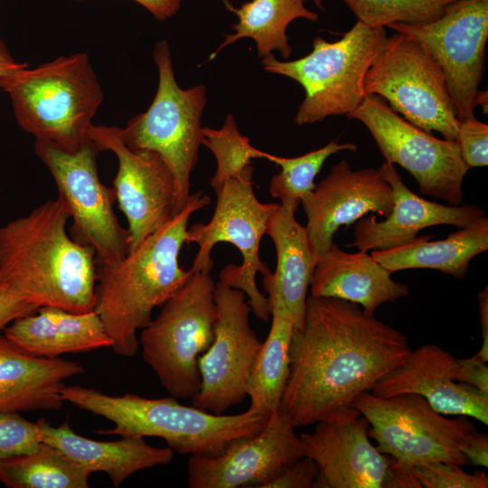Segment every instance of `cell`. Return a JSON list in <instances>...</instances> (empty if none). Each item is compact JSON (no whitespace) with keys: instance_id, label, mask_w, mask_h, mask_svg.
I'll use <instances>...</instances> for the list:
<instances>
[{"instance_id":"4dcf8cb0","label":"cell","mask_w":488,"mask_h":488,"mask_svg":"<svg viewBox=\"0 0 488 488\" xmlns=\"http://www.w3.org/2000/svg\"><path fill=\"white\" fill-rule=\"evenodd\" d=\"M356 150L357 145L353 143H339L333 139L324 146L296 157H280L266 153L265 158L280 167L279 173L270 180L269 194L296 212L301 199L314 189V179L325 161L340 151Z\"/></svg>"},{"instance_id":"f1b7e54d","label":"cell","mask_w":488,"mask_h":488,"mask_svg":"<svg viewBox=\"0 0 488 488\" xmlns=\"http://www.w3.org/2000/svg\"><path fill=\"white\" fill-rule=\"evenodd\" d=\"M272 323L255 358L246 393L248 409L270 415L280 408L290 371V345L294 333L291 319L277 308L270 309Z\"/></svg>"},{"instance_id":"d590c367","label":"cell","mask_w":488,"mask_h":488,"mask_svg":"<svg viewBox=\"0 0 488 488\" xmlns=\"http://www.w3.org/2000/svg\"><path fill=\"white\" fill-rule=\"evenodd\" d=\"M456 141L461 157L470 169L488 164L487 124L474 116L460 121Z\"/></svg>"},{"instance_id":"7a4b0ae2","label":"cell","mask_w":488,"mask_h":488,"mask_svg":"<svg viewBox=\"0 0 488 488\" xmlns=\"http://www.w3.org/2000/svg\"><path fill=\"white\" fill-rule=\"evenodd\" d=\"M63 203L50 200L0 228V285L36 305L94 310L95 251L67 232Z\"/></svg>"},{"instance_id":"9a60e30c","label":"cell","mask_w":488,"mask_h":488,"mask_svg":"<svg viewBox=\"0 0 488 488\" xmlns=\"http://www.w3.org/2000/svg\"><path fill=\"white\" fill-rule=\"evenodd\" d=\"M214 301V337L198 359L201 385L192 403L222 415L247 398V383L261 342L249 324L252 311L244 292L219 281Z\"/></svg>"},{"instance_id":"7c38bea8","label":"cell","mask_w":488,"mask_h":488,"mask_svg":"<svg viewBox=\"0 0 488 488\" xmlns=\"http://www.w3.org/2000/svg\"><path fill=\"white\" fill-rule=\"evenodd\" d=\"M99 149L89 139L69 152L36 139L35 153L52 174L58 199L72 219L70 237L95 251L97 266L112 265L129 252V233L115 214L112 187L99 176Z\"/></svg>"},{"instance_id":"52a82bcc","label":"cell","mask_w":488,"mask_h":488,"mask_svg":"<svg viewBox=\"0 0 488 488\" xmlns=\"http://www.w3.org/2000/svg\"><path fill=\"white\" fill-rule=\"evenodd\" d=\"M215 284L210 273H192L138 335L144 361L175 399L200 389L198 359L214 337Z\"/></svg>"},{"instance_id":"277c9868","label":"cell","mask_w":488,"mask_h":488,"mask_svg":"<svg viewBox=\"0 0 488 488\" xmlns=\"http://www.w3.org/2000/svg\"><path fill=\"white\" fill-rule=\"evenodd\" d=\"M61 397L64 402L113 423V427L98 430V434L160 437L174 452L190 456L218 455L233 441L259 432L269 417L249 409L237 415H216L183 405L172 396H111L81 386L65 385Z\"/></svg>"},{"instance_id":"b9f144b4","label":"cell","mask_w":488,"mask_h":488,"mask_svg":"<svg viewBox=\"0 0 488 488\" xmlns=\"http://www.w3.org/2000/svg\"><path fill=\"white\" fill-rule=\"evenodd\" d=\"M156 19L166 20L173 17L181 8V0H134Z\"/></svg>"},{"instance_id":"4316f807","label":"cell","mask_w":488,"mask_h":488,"mask_svg":"<svg viewBox=\"0 0 488 488\" xmlns=\"http://www.w3.org/2000/svg\"><path fill=\"white\" fill-rule=\"evenodd\" d=\"M434 236H418L414 241L371 255L392 273L411 268H429L462 280L471 260L488 249V218L482 217L459 228L447 238L431 241Z\"/></svg>"},{"instance_id":"ba28073f","label":"cell","mask_w":488,"mask_h":488,"mask_svg":"<svg viewBox=\"0 0 488 488\" xmlns=\"http://www.w3.org/2000/svg\"><path fill=\"white\" fill-rule=\"evenodd\" d=\"M153 57L159 74L154 100L146 111L129 119L120 134L130 149L155 152L167 164L176 188L175 216L192 194L190 177L203 138L202 116L207 91L203 84L187 89L178 86L166 41L155 44Z\"/></svg>"},{"instance_id":"4fadbf2b","label":"cell","mask_w":488,"mask_h":488,"mask_svg":"<svg viewBox=\"0 0 488 488\" xmlns=\"http://www.w3.org/2000/svg\"><path fill=\"white\" fill-rule=\"evenodd\" d=\"M347 117L366 127L385 162L407 170L421 193L449 205L463 202V182L470 168L456 140L437 138L415 126L378 95H367Z\"/></svg>"},{"instance_id":"3957f363","label":"cell","mask_w":488,"mask_h":488,"mask_svg":"<svg viewBox=\"0 0 488 488\" xmlns=\"http://www.w3.org/2000/svg\"><path fill=\"white\" fill-rule=\"evenodd\" d=\"M211 202L196 192L186 206L165 225L148 236L121 260L97 266L96 305L117 355L133 357L139 351L138 332L191 277L179 257L186 239L190 217Z\"/></svg>"},{"instance_id":"d6986e66","label":"cell","mask_w":488,"mask_h":488,"mask_svg":"<svg viewBox=\"0 0 488 488\" xmlns=\"http://www.w3.org/2000/svg\"><path fill=\"white\" fill-rule=\"evenodd\" d=\"M300 435L305 455L318 466L314 487L389 488L391 458L369 438V423L355 408Z\"/></svg>"},{"instance_id":"1f68e13d","label":"cell","mask_w":488,"mask_h":488,"mask_svg":"<svg viewBox=\"0 0 488 488\" xmlns=\"http://www.w3.org/2000/svg\"><path fill=\"white\" fill-rule=\"evenodd\" d=\"M202 145L213 154L217 168L210 181L215 193L231 178H242L254 158H265L266 152L252 146L250 140L242 136L235 118L228 114L220 129L202 127Z\"/></svg>"},{"instance_id":"8992f818","label":"cell","mask_w":488,"mask_h":488,"mask_svg":"<svg viewBox=\"0 0 488 488\" xmlns=\"http://www.w3.org/2000/svg\"><path fill=\"white\" fill-rule=\"evenodd\" d=\"M388 34L385 27L371 28L357 21L333 42L317 36L305 57L283 61L272 53L262 59L263 69L290 78L305 89L294 123L310 125L329 117L348 116L367 96L365 75Z\"/></svg>"},{"instance_id":"d6a6232c","label":"cell","mask_w":488,"mask_h":488,"mask_svg":"<svg viewBox=\"0 0 488 488\" xmlns=\"http://www.w3.org/2000/svg\"><path fill=\"white\" fill-rule=\"evenodd\" d=\"M355 14L357 21L371 28L395 23L430 22L458 0H342Z\"/></svg>"},{"instance_id":"2e32d148","label":"cell","mask_w":488,"mask_h":488,"mask_svg":"<svg viewBox=\"0 0 488 488\" xmlns=\"http://www.w3.org/2000/svg\"><path fill=\"white\" fill-rule=\"evenodd\" d=\"M88 138L99 151L109 150L117 158L118 168L112 188L128 223L130 252L174 217L176 198L174 176L155 152L127 147L119 127L92 124Z\"/></svg>"},{"instance_id":"5b68a950","label":"cell","mask_w":488,"mask_h":488,"mask_svg":"<svg viewBox=\"0 0 488 488\" xmlns=\"http://www.w3.org/2000/svg\"><path fill=\"white\" fill-rule=\"evenodd\" d=\"M0 89L8 93L22 129L69 152L89 140L88 130L104 98L83 52L33 69L26 63L1 76Z\"/></svg>"},{"instance_id":"7bdbcfd3","label":"cell","mask_w":488,"mask_h":488,"mask_svg":"<svg viewBox=\"0 0 488 488\" xmlns=\"http://www.w3.org/2000/svg\"><path fill=\"white\" fill-rule=\"evenodd\" d=\"M25 64V62H17L13 58L7 45L0 36V77Z\"/></svg>"},{"instance_id":"5bb4252c","label":"cell","mask_w":488,"mask_h":488,"mask_svg":"<svg viewBox=\"0 0 488 488\" xmlns=\"http://www.w3.org/2000/svg\"><path fill=\"white\" fill-rule=\"evenodd\" d=\"M387 27L420 43L436 61L458 120L474 116L485 71L488 0H458L430 22Z\"/></svg>"},{"instance_id":"83f0119b","label":"cell","mask_w":488,"mask_h":488,"mask_svg":"<svg viewBox=\"0 0 488 488\" xmlns=\"http://www.w3.org/2000/svg\"><path fill=\"white\" fill-rule=\"evenodd\" d=\"M306 1L251 0L242 4L239 8L228 4L229 10L237 15L238 22L232 26L234 33L225 35L224 41L211 54L209 61L214 59L226 46L242 38L255 41L260 58L278 51L284 59H288L292 54L286 35L289 23L298 18L315 22L319 17L317 13L305 7Z\"/></svg>"},{"instance_id":"74e56055","label":"cell","mask_w":488,"mask_h":488,"mask_svg":"<svg viewBox=\"0 0 488 488\" xmlns=\"http://www.w3.org/2000/svg\"><path fill=\"white\" fill-rule=\"evenodd\" d=\"M451 371L454 380L488 392V367L486 362L475 356L465 359L454 358Z\"/></svg>"},{"instance_id":"ee69618b","label":"cell","mask_w":488,"mask_h":488,"mask_svg":"<svg viewBox=\"0 0 488 488\" xmlns=\"http://www.w3.org/2000/svg\"><path fill=\"white\" fill-rule=\"evenodd\" d=\"M488 92L487 90L479 91L476 98V106H480L483 109V113L487 115L488 112Z\"/></svg>"},{"instance_id":"ab89813d","label":"cell","mask_w":488,"mask_h":488,"mask_svg":"<svg viewBox=\"0 0 488 488\" xmlns=\"http://www.w3.org/2000/svg\"><path fill=\"white\" fill-rule=\"evenodd\" d=\"M462 453L474 465L488 466V436L476 429L469 434L462 446Z\"/></svg>"},{"instance_id":"ac0fdd59","label":"cell","mask_w":488,"mask_h":488,"mask_svg":"<svg viewBox=\"0 0 488 488\" xmlns=\"http://www.w3.org/2000/svg\"><path fill=\"white\" fill-rule=\"evenodd\" d=\"M300 203L307 220L308 239L318 258L333 244L341 226L353 224L371 212L388 217L393 208V193L379 168L352 170L342 160Z\"/></svg>"},{"instance_id":"44dd1931","label":"cell","mask_w":488,"mask_h":488,"mask_svg":"<svg viewBox=\"0 0 488 488\" xmlns=\"http://www.w3.org/2000/svg\"><path fill=\"white\" fill-rule=\"evenodd\" d=\"M380 171L390 184L393 208L383 221L368 215L354 223V240L349 247L360 251L389 249L414 241L422 230L436 225L463 228L486 216L475 204L444 205L410 191L394 164L384 162Z\"/></svg>"},{"instance_id":"e575fe53","label":"cell","mask_w":488,"mask_h":488,"mask_svg":"<svg viewBox=\"0 0 488 488\" xmlns=\"http://www.w3.org/2000/svg\"><path fill=\"white\" fill-rule=\"evenodd\" d=\"M412 472L424 488H487L488 477L483 471L465 472L461 465L434 462L415 465Z\"/></svg>"},{"instance_id":"8d00e7d4","label":"cell","mask_w":488,"mask_h":488,"mask_svg":"<svg viewBox=\"0 0 488 488\" xmlns=\"http://www.w3.org/2000/svg\"><path fill=\"white\" fill-rule=\"evenodd\" d=\"M318 472L316 463L305 455L283 469L263 488H311Z\"/></svg>"},{"instance_id":"f546056e","label":"cell","mask_w":488,"mask_h":488,"mask_svg":"<svg viewBox=\"0 0 488 488\" xmlns=\"http://www.w3.org/2000/svg\"><path fill=\"white\" fill-rule=\"evenodd\" d=\"M90 474L45 443L33 453L0 461V482L10 488H87Z\"/></svg>"},{"instance_id":"60d3db41","label":"cell","mask_w":488,"mask_h":488,"mask_svg":"<svg viewBox=\"0 0 488 488\" xmlns=\"http://www.w3.org/2000/svg\"><path fill=\"white\" fill-rule=\"evenodd\" d=\"M483 344L474 355L483 362L488 361V287L485 286L477 295Z\"/></svg>"},{"instance_id":"484cf974","label":"cell","mask_w":488,"mask_h":488,"mask_svg":"<svg viewBox=\"0 0 488 488\" xmlns=\"http://www.w3.org/2000/svg\"><path fill=\"white\" fill-rule=\"evenodd\" d=\"M4 334L25 352L43 358L112 346L95 310L73 313L52 305L40 306L13 321Z\"/></svg>"},{"instance_id":"6da1fadb","label":"cell","mask_w":488,"mask_h":488,"mask_svg":"<svg viewBox=\"0 0 488 488\" xmlns=\"http://www.w3.org/2000/svg\"><path fill=\"white\" fill-rule=\"evenodd\" d=\"M410 352L400 331L356 303L307 296L303 325L292 336L280 409L296 428L336 419Z\"/></svg>"},{"instance_id":"ffe728a7","label":"cell","mask_w":488,"mask_h":488,"mask_svg":"<svg viewBox=\"0 0 488 488\" xmlns=\"http://www.w3.org/2000/svg\"><path fill=\"white\" fill-rule=\"evenodd\" d=\"M454 358L438 345H422L382 376L371 392L380 398L415 393L441 414L470 417L487 425L488 392L454 380Z\"/></svg>"},{"instance_id":"e0dca14e","label":"cell","mask_w":488,"mask_h":488,"mask_svg":"<svg viewBox=\"0 0 488 488\" xmlns=\"http://www.w3.org/2000/svg\"><path fill=\"white\" fill-rule=\"evenodd\" d=\"M295 430L283 410L272 412L259 432L233 441L220 455H191L188 486L263 488L286 466L305 456L304 444Z\"/></svg>"},{"instance_id":"8fae6325","label":"cell","mask_w":488,"mask_h":488,"mask_svg":"<svg viewBox=\"0 0 488 488\" xmlns=\"http://www.w3.org/2000/svg\"><path fill=\"white\" fill-rule=\"evenodd\" d=\"M366 95L383 98L399 115L415 126L456 140L460 121L444 74L430 53L399 33L387 36L363 82Z\"/></svg>"},{"instance_id":"cb8c5ba5","label":"cell","mask_w":488,"mask_h":488,"mask_svg":"<svg viewBox=\"0 0 488 488\" xmlns=\"http://www.w3.org/2000/svg\"><path fill=\"white\" fill-rule=\"evenodd\" d=\"M365 251L346 252L334 243L317 259L310 292L314 297H334L359 305L374 315L385 303L409 295L408 286Z\"/></svg>"},{"instance_id":"f6af8a7d","label":"cell","mask_w":488,"mask_h":488,"mask_svg":"<svg viewBox=\"0 0 488 488\" xmlns=\"http://www.w3.org/2000/svg\"><path fill=\"white\" fill-rule=\"evenodd\" d=\"M314 2V4L321 10H324V5H323V1L324 0H312Z\"/></svg>"},{"instance_id":"30bf717a","label":"cell","mask_w":488,"mask_h":488,"mask_svg":"<svg viewBox=\"0 0 488 488\" xmlns=\"http://www.w3.org/2000/svg\"><path fill=\"white\" fill-rule=\"evenodd\" d=\"M352 407L367 419L369 436L377 441V449L401 469L411 471L434 462L468 464L461 448L475 427L465 416L445 418L415 393L380 398L366 391Z\"/></svg>"},{"instance_id":"836d02e7","label":"cell","mask_w":488,"mask_h":488,"mask_svg":"<svg viewBox=\"0 0 488 488\" xmlns=\"http://www.w3.org/2000/svg\"><path fill=\"white\" fill-rule=\"evenodd\" d=\"M42 443L36 422L17 412H0V461L33 453Z\"/></svg>"},{"instance_id":"d4e9b609","label":"cell","mask_w":488,"mask_h":488,"mask_svg":"<svg viewBox=\"0 0 488 488\" xmlns=\"http://www.w3.org/2000/svg\"><path fill=\"white\" fill-rule=\"evenodd\" d=\"M36 423L42 443L56 447L91 474H107L116 488L133 474L167 465L174 459L172 448L153 446L142 436L99 441L75 433L68 419L58 427L44 418Z\"/></svg>"},{"instance_id":"f35d334b","label":"cell","mask_w":488,"mask_h":488,"mask_svg":"<svg viewBox=\"0 0 488 488\" xmlns=\"http://www.w3.org/2000/svg\"><path fill=\"white\" fill-rule=\"evenodd\" d=\"M38 308L35 304L0 285V331H4L15 319L32 314Z\"/></svg>"},{"instance_id":"603a6c76","label":"cell","mask_w":488,"mask_h":488,"mask_svg":"<svg viewBox=\"0 0 488 488\" xmlns=\"http://www.w3.org/2000/svg\"><path fill=\"white\" fill-rule=\"evenodd\" d=\"M83 372L78 361L34 356L0 333V412L60 409L65 380Z\"/></svg>"},{"instance_id":"7402d4cb","label":"cell","mask_w":488,"mask_h":488,"mask_svg":"<svg viewBox=\"0 0 488 488\" xmlns=\"http://www.w3.org/2000/svg\"><path fill=\"white\" fill-rule=\"evenodd\" d=\"M290 209L277 204L272 212L266 234L277 253L276 270L262 276L269 311L277 308L292 321L294 329L302 327L307 292L317 262L305 226Z\"/></svg>"},{"instance_id":"9c48e42d","label":"cell","mask_w":488,"mask_h":488,"mask_svg":"<svg viewBox=\"0 0 488 488\" xmlns=\"http://www.w3.org/2000/svg\"><path fill=\"white\" fill-rule=\"evenodd\" d=\"M253 167L242 178L228 180L216 193L217 201L210 221L195 223L186 231V243L198 245L192 273H210L213 267L211 253L220 242L234 245L242 256L239 266L229 264L220 272V282L245 293L252 313L262 321L270 317L267 297L257 286L256 276L271 271L260 259L259 248L269 218L278 203L260 202L254 192Z\"/></svg>"}]
</instances>
